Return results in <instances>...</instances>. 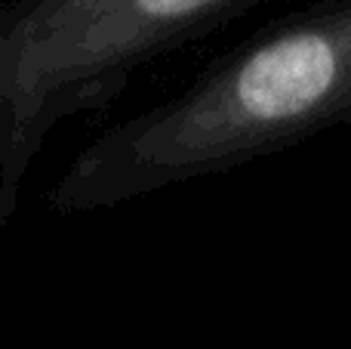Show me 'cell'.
Wrapping results in <instances>:
<instances>
[{"label": "cell", "mask_w": 351, "mask_h": 349, "mask_svg": "<svg viewBox=\"0 0 351 349\" xmlns=\"http://www.w3.org/2000/svg\"><path fill=\"white\" fill-rule=\"evenodd\" d=\"M262 0H12L0 25V229L47 139Z\"/></svg>", "instance_id": "cell-2"}, {"label": "cell", "mask_w": 351, "mask_h": 349, "mask_svg": "<svg viewBox=\"0 0 351 349\" xmlns=\"http://www.w3.org/2000/svg\"><path fill=\"white\" fill-rule=\"evenodd\" d=\"M351 124V0H321L225 49L182 90L117 121L47 204L86 216L222 177Z\"/></svg>", "instance_id": "cell-1"}]
</instances>
